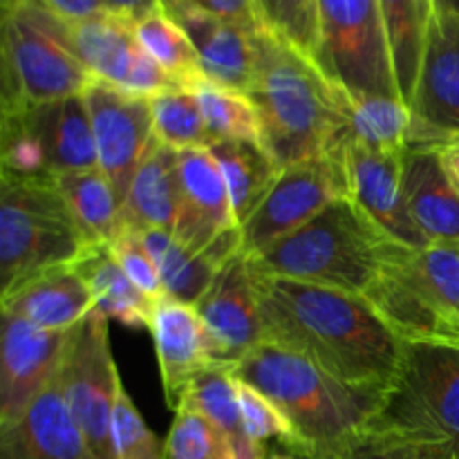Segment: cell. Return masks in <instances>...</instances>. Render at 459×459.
<instances>
[{
	"label": "cell",
	"mask_w": 459,
	"mask_h": 459,
	"mask_svg": "<svg viewBox=\"0 0 459 459\" xmlns=\"http://www.w3.org/2000/svg\"><path fill=\"white\" fill-rule=\"evenodd\" d=\"M74 267L92 291L94 309L101 312L108 321L112 318L134 330L148 327L155 303L130 282L112 255L110 247L90 245Z\"/></svg>",
	"instance_id": "27"
},
{
	"label": "cell",
	"mask_w": 459,
	"mask_h": 459,
	"mask_svg": "<svg viewBox=\"0 0 459 459\" xmlns=\"http://www.w3.org/2000/svg\"><path fill=\"white\" fill-rule=\"evenodd\" d=\"M318 67L350 97H397L379 0H316Z\"/></svg>",
	"instance_id": "8"
},
{
	"label": "cell",
	"mask_w": 459,
	"mask_h": 459,
	"mask_svg": "<svg viewBox=\"0 0 459 459\" xmlns=\"http://www.w3.org/2000/svg\"><path fill=\"white\" fill-rule=\"evenodd\" d=\"M238 379L267 394L300 439V459H341L381 415L388 394L357 388L312 357L264 341L236 366Z\"/></svg>",
	"instance_id": "3"
},
{
	"label": "cell",
	"mask_w": 459,
	"mask_h": 459,
	"mask_svg": "<svg viewBox=\"0 0 459 459\" xmlns=\"http://www.w3.org/2000/svg\"><path fill=\"white\" fill-rule=\"evenodd\" d=\"M0 459H94L67 406L58 372L21 421L0 430Z\"/></svg>",
	"instance_id": "20"
},
{
	"label": "cell",
	"mask_w": 459,
	"mask_h": 459,
	"mask_svg": "<svg viewBox=\"0 0 459 459\" xmlns=\"http://www.w3.org/2000/svg\"><path fill=\"white\" fill-rule=\"evenodd\" d=\"M110 247L112 255L119 263V267L124 269L126 276L130 278L134 287L142 291L143 296L155 303V300L164 299V287H161L160 273H157L155 263H152L151 254L143 247L142 236H139L137 229L128 227L119 238H117Z\"/></svg>",
	"instance_id": "41"
},
{
	"label": "cell",
	"mask_w": 459,
	"mask_h": 459,
	"mask_svg": "<svg viewBox=\"0 0 459 459\" xmlns=\"http://www.w3.org/2000/svg\"><path fill=\"white\" fill-rule=\"evenodd\" d=\"M160 7L186 31L206 79L247 94L255 65V30L233 25L188 0H160Z\"/></svg>",
	"instance_id": "19"
},
{
	"label": "cell",
	"mask_w": 459,
	"mask_h": 459,
	"mask_svg": "<svg viewBox=\"0 0 459 459\" xmlns=\"http://www.w3.org/2000/svg\"><path fill=\"white\" fill-rule=\"evenodd\" d=\"M411 143H421V146L433 148L435 155L439 157L444 173L459 191V133H439V130L426 128L421 124H412Z\"/></svg>",
	"instance_id": "43"
},
{
	"label": "cell",
	"mask_w": 459,
	"mask_h": 459,
	"mask_svg": "<svg viewBox=\"0 0 459 459\" xmlns=\"http://www.w3.org/2000/svg\"><path fill=\"white\" fill-rule=\"evenodd\" d=\"M0 307L40 330L67 332L92 312L94 299L74 264H56L3 291Z\"/></svg>",
	"instance_id": "21"
},
{
	"label": "cell",
	"mask_w": 459,
	"mask_h": 459,
	"mask_svg": "<svg viewBox=\"0 0 459 459\" xmlns=\"http://www.w3.org/2000/svg\"><path fill=\"white\" fill-rule=\"evenodd\" d=\"M247 97L258 112L260 143L282 170L336 151L350 133V94L267 27L255 30Z\"/></svg>",
	"instance_id": "2"
},
{
	"label": "cell",
	"mask_w": 459,
	"mask_h": 459,
	"mask_svg": "<svg viewBox=\"0 0 459 459\" xmlns=\"http://www.w3.org/2000/svg\"><path fill=\"white\" fill-rule=\"evenodd\" d=\"M0 166L12 178H52L43 146L21 115H3L0 124Z\"/></svg>",
	"instance_id": "39"
},
{
	"label": "cell",
	"mask_w": 459,
	"mask_h": 459,
	"mask_svg": "<svg viewBox=\"0 0 459 459\" xmlns=\"http://www.w3.org/2000/svg\"><path fill=\"white\" fill-rule=\"evenodd\" d=\"M402 169L408 213L420 231L430 242H459V191L433 148L411 143Z\"/></svg>",
	"instance_id": "22"
},
{
	"label": "cell",
	"mask_w": 459,
	"mask_h": 459,
	"mask_svg": "<svg viewBox=\"0 0 459 459\" xmlns=\"http://www.w3.org/2000/svg\"><path fill=\"white\" fill-rule=\"evenodd\" d=\"M182 403L204 415L227 437L229 448L240 446L249 439L238 402L236 368H209L195 375L184 393Z\"/></svg>",
	"instance_id": "33"
},
{
	"label": "cell",
	"mask_w": 459,
	"mask_h": 459,
	"mask_svg": "<svg viewBox=\"0 0 459 459\" xmlns=\"http://www.w3.org/2000/svg\"><path fill=\"white\" fill-rule=\"evenodd\" d=\"M402 161L403 152L375 151L357 142L350 133L343 142L350 197L394 240L411 249H424L430 240L408 213Z\"/></svg>",
	"instance_id": "15"
},
{
	"label": "cell",
	"mask_w": 459,
	"mask_h": 459,
	"mask_svg": "<svg viewBox=\"0 0 459 459\" xmlns=\"http://www.w3.org/2000/svg\"><path fill=\"white\" fill-rule=\"evenodd\" d=\"M112 446L117 459H164L166 453V444L148 429L124 385L112 411Z\"/></svg>",
	"instance_id": "40"
},
{
	"label": "cell",
	"mask_w": 459,
	"mask_h": 459,
	"mask_svg": "<svg viewBox=\"0 0 459 459\" xmlns=\"http://www.w3.org/2000/svg\"><path fill=\"white\" fill-rule=\"evenodd\" d=\"M13 115H21L27 128L40 142L52 175L76 173L99 166L92 121L83 94Z\"/></svg>",
	"instance_id": "24"
},
{
	"label": "cell",
	"mask_w": 459,
	"mask_h": 459,
	"mask_svg": "<svg viewBox=\"0 0 459 459\" xmlns=\"http://www.w3.org/2000/svg\"><path fill=\"white\" fill-rule=\"evenodd\" d=\"M229 459H233V457H229Z\"/></svg>",
	"instance_id": "52"
},
{
	"label": "cell",
	"mask_w": 459,
	"mask_h": 459,
	"mask_svg": "<svg viewBox=\"0 0 459 459\" xmlns=\"http://www.w3.org/2000/svg\"><path fill=\"white\" fill-rule=\"evenodd\" d=\"M63 200L90 245H112L128 229L124 202L101 169L54 175Z\"/></svg>",
	"instance_id": "26"
},
{
	"label": "cell",
	"mask_w": 459,
	"mask_h": 459,
	"mask_svg": "<svg viewBox=\"0 0 459 459\" xmlns=\"http://www.w3.org/2000/svg\"><path fill=\"white\" fill-rule=\"evenodd\" d=\"M350 134L384 152H406L415 117L397 97H350Z\"/></svg>",
	"instance_id": "32"
},
{
	"label": "cell",
	"mask_w": 459,
	"mask_h": 459,
	"mask_svg": "<svg viewBox=\"0 0 459 459\" xmlns=\"http://www.w3.org/2000/svg\"><path fill=\"white\" fill-rule=\"evenodd\" d=\"M213 142H260V119L255 106L245 92L222 88L218 83H202L193 90Z\"/></svg>",
	"instance_id": "35"
},
{
	"label": "cell",
	"mask_w": 459,
	"mask_h": 459,
	"mask_svg": "<svg viewBox=\"0 0 459 459\" xmlns=\"http://www.w3.org/2000/svg\"><path fill=\"white\" fill-rule=\"evenodd\" d=\"M399 94L411 106L424 56L429 16L420 0H379Z\"/></svg>",
	"instance_id": "30"
},
{
	"label": "cell",
	"mask_w": 459,
	"mask_h": 459,
	"mask_svg": "<svg viewBox=\"0 0 459 459\" xmlns=\"http://www.w3.org/2000/svg\"><path fill=\"white\" fill-rule=\"evenodd\" d=\"M255 4L267 30L294 45L314 63L318 61L316 0H255Z\"/></svg>",
	"instance_id": "37"
},
{
	"label": "cell",
	"mask_w": 459,
	"mask_h": 459,
	"mask_svg": "<svg viewBox=\"0 0 459 459\" xmlns=\"http://www.w3.org/2000/svg\"><path fill=\"white\" fill-rule=\"evenodd\" d=\"M341 197H350L343 143L327 155L282 170L263 204L240 227L242 251L249 258L263 254L278 240L305 227Z\"/></svg>",
	"instance_id": "10"
},
{
	"label": "cell",
	"mask_w": 459,
	"mask_h": 459,
	"mask_svg": "<svg viewBox=\"0 0 459 459\" xmlns=\"http://www.w3.org/2000/svg\"><path fill=\"white\" fill-rule=\"evenodd\" d=\"M179 215L173 236L186 249L202 254L222 233L240 227L231 209L227 182L209 148L178 152Z\"/></svg>",
	"instance_id": "18"
},
{
	"label": "cell",
	"mask_w": 459,
	"mask_h": 459,
	"mask_svg": "<svg viewBox=\"0 0 459 459\" xmlns=\"http://www.w3.org/2000/svg\"><path fill=\"white\" fill-rule=\"evenodd\" d=\"M363 299L403 343L459 348V318L421 272L420 249L399 242Z\"/></svg>",
	"instance_id": "11"
},
{
	"label": "cell",
	"mask_w": 459,
	"mask_h": 459,
	"mask_svg": "<svg viewBox=\"0 0 459 459\" xmlns=\"http://www.w3.org/2000/svg\"><path fill=\"white\" fill-rule=\"evenodd\" d=\"M397 245L352 197H341L249 263L264 276L363 296Z\"/></svg>",
	"instance_id": "4"
},
{
	"label": "cell",
	"mask_w": 459,
	"mask_h": 459,
	"mask_svg": "<svg viewBox=\"0 0 459 459\" xmlns=\"http://www.w3.org/2000/svg\"><path fill=\"white\" fill-rule=\"evenodd\" d=\"M178 151L152 139L142 164L134 170L126 197V222L133 229H164L175 231L179 215Z\"/></svg>",
	"instance_id": "25"
},
{
	"label": "cell",
	"mask_w": 459,
	"mask_h": 459,
	"mask_svg": "<svg viewBox=\"0 0 459 459\" xmlns=\"http://www.w3.org/2000/svg\"><path fill=\"white\" fill-rule=\"evenodd\" d=\"M433 3H435V0H420L421 9H424V13H426V16H429V18H430V12H433Z\"/></svg>",
	"instance_id": "50"
},
{
	"label": "cell",
	"mask_w": 459,
	"mask_h": 459,
	"mask_svg": "<svg viewBox=\"0 0 459 459\" xmlns=\"http://www.w3.org/2000/svg\"><path fill=\"white\" fill-rule=\"evenodd\" d=\"M238 402H240L242 421H245V430L251 439L255 442H267V439H278L287 453L299 457L300 455V439L291 421L287 420L285 412L267 397L254 388L247 381L238 379Z\"/></svg>",
	"instance_id": "38"
},
{
	"label": "cell",
	"mask_w": 459,
	"mask_h": 459,
	"mask_svg": "<svg viewBox=\"0 0 459 459\" xmlns=\"http://www.w3.org/2000/svg\"><path fill=\"white\" fill-rule=\"evenodd\" d=\"M420 264L439 300L459 318V242H430L420 249Z\"/></svg>",
	"instance_id": "42"
},
{
	"label": "cell",
	"mask_w": 459,
	"mask_h": 459,
	"mask_svg": "<svg viewBox=\"0 0 459 459\" xmlns=\"http://www.w3.org/2000/svg\"><path fill=\"white\" fill-rule=\"evenodd\" d=\"M134 34L139 45L151 58H155L184 90H197L206 83V76L202 72L200 56L193 48L186 31L161 9L148 13L142 21L134 22Z\"/></svg>",
	"instance_id": "31"
},
{
	"label": "cell",
	"mask_w": 459,
	"mask_h": 459,
	"mask_svg": "<svg viewBox=\"0 0 459 459\" xmlns=\"http://www.w3.org/2000/svg\"><path fill=\"white\" fill-rule=\"evenodd\" d=\"M211 155L220 164L227 182L236 222L245 224L281 178L282 169L260 142H213Z\"/></svg>",
	"instance_id": "28"
},
{
	"label": "cell",
	"mask_w": 459,
	"mask_h": 459,
	"mask_svg": "<svg viewBox=\"0 0 459 459\" xmlns=\"http://www.w3.org/2000/svg\"><path fill=\"white\" fill-rule=\"evenodd\" d=\"M397 459H459L451 446L442 442H399Z\"/></svg>",
	"instance_id": "47"
},
{
	"label": "cell",
	"mask_w": 459,
	"mask_h": 459,
	"mask_svg": "<svg viewBox=\"0 0 459 459\" xmlns=\"http://www.w3.org/2000/svg\"><path fill=\"white\" fill-rule=\"evenodd\" d=\"M106 12L115 13V16L128 18V21L137 22L142 21L148 13L157 12L160 7V0H101Z\"/></svg>",
	"instance_id": "48"
},
{
	"label": "cell",
	"mask_w": 459,
	"mask_h": 459,
	"mask_svg": "<svg viewBox=\"0 0 459 459\" xmlns=\"http://www.w3.org/2000/svg\"><path fill=\"white\" fill-rule=\"evenodd\" d=\"M72 332H49L3 312L0 334V430L18 424L36 394L61 368Z\"/></svg>",
	"instance_id": "13"
},
{
	"label": "cell",
	"mask_w": 459,
	"mask_h": 459,
	"mask_svg": "<svg viewBox=\"0 0 459 459\" xmlns=\"http://www.w3.org/2000/svg\"><path fill=\"white\" fill-rule=\"evenodd\" d=\"M195 309L209 330L222 366L236 368L245 354L264 343L254 272L245 251L233 255L220 269L209 291L197 300Z\"/></svg>",
	"instance_id": "14"
},
{
	"label": "cell",
	"mask_w": 459,
	"mask_h": 459,
	"mask_svg": "<svg viewBox=\"0 0 459 459\" xmlns=\"http://www.w3.org/2000/svg\"><path fill=\"white\" fill-rule=\"evenodd\" d=\"M155 137L175 151L209 148L211 134L195 92L184 88L169 90L148 99Z\"/></svg>",
	"instance_id": "34"
},
{
	"label": "cell",
	"mask_w": 459,
	"mask_h": 459,
	"mask_svg": "<svg viewBox=\"0 0 459 459\" xmlns=\"http://www.w3.org/2000/svg\"><path fill=\"white\" fill-rule=\"evenodd\" d=\"M370 430L397 442H442L459 457V348L406 345L402 379Z\"/></svg>",
	"instance_id": "7"
},
{
	"label": "cell",
	"mask_w": 459,
	"mask_h": 459,
	"mask_svg": "<svg viewBox=\"0 0 459 459\" xmlns=\"http://www.w3.org/2000/svg\"><path fill=\"white\" fill-rule=\"evenodd\" d=\"M67 43L90 76L128 92L134 70L146 52L128 18L103 12L85 21H70Z\"/></svg>",
	"instance_id": "23"
},
{
	"label": "cell",
	"mask_w": 459,
	"mask_h": 459,
	"mask_svg": "<svg viewBox=\"0 0 459 459\" xmlns=\"http://www.w3.org/2000/svg\"><path fill=\"white\" fill-rule=\"evenodd\" d=\"M435 3H439L442 7H446L448 12H451L453 16L457 18V22H459V0H435Z\"/></svg>",
	"instance_id": "49"
},
{
	"label": "cell",
	"mask_w": 459,
	"mask_h": 459,
	"mask_svg": "<svg viewBox=\"0 0 459 459\" xmlns=\"http://www.w3.org/2000/svg\"><path fill=\"white\" fill-rule=\"evenodd\" d=\"M97 143L99 169L110 178L126 204L134 170L155 139L151 101L92 79L83 92Z\"/></svg>",
	"instance_id": "12"
},
{
	"label": "cell",
	"mask_w": 459,
	"mask_h": 459,
	"mask_svg": "<svg viewBox=\"0 0 459 459\" xmlns=\"http://www.w3.org/2000/svg\"><path fill=\"white\" fill-rule=\"evenodd\" d=\"M61 388L94 459H117L112 446V411L121 377L110 352L108 318L92 309L72 332L63 357Z\"/></svg>",
	"instance_id": "9"
},
{
	"label": "cell",
	"mask_w": 459,
	"mask_h": 459,
	"mask_svg": "<svg viewBox=\"0 0 459 459\" xmlns=\"http://www.w3.org/2000/svg\"><path fill=\"white\" fill-rule=\"evenodd\" d=\"M137 231L155 263L164 294L179 303L197 305V300L209 291L220 269L204 254L186 249L170 231L164 229H137Z\"/></svg>",
	"instance_id": "29"
},
{
	"label": "cell",
	"mask_w": 459,
	"mask_h": 459,
	"mask_svg": "<svg viewBox=\"0 0 459 459\" xmlns=\"http://www.w3.org/2000/svg\"><path fill=\"white\" fill-rule=\"evenodd\" d=\"M188 3L213 13V16L224 18V21L233 22V25L245 27V30L264 27L263 21H260L255 0H188Z\"/></svg>",
	"instance_id": "44"
},
{
	"label": "cell",
	"mask_w": 459,
	"mask_h": 459,
	"mask_svg": "<svg viewBox=\"0 0 459 459\" xmlns=\"http://www.w3.org/2000/svg\"><path fill=\"white\" fill-rule=\"evenodd\" d=\"M148 330L155 343L166 403L173 411L182 403L193 377L209 368H229L218 361L215 345L195 305L179 303L169 296L155 300Z\"/></svg>",
	"instance_id": "16"
},
{
	"label": "cell",
	"mask_w": 459,
	"mask_h": 459,
	"mask_svg": "<svg viewBox=\"0 0 459 459\" xmlns=\"http://www.w3.org/2000/svg\"><path fill=\"white\" fill-rule=\"evenodd\" d=\"M90 247L52 178L0 175V285L56 264H74Z\"/></svg>",
	"instance_id": "6"
},
{
	"label": "cell",
	"mask_w": 459,
	"mask_h": 459,
	"mask_svg": "<svg viewBox=\"0 0 459 459\" xmlns=\"http://www.w3.org/2000/svg\"><path fill=\"white\" fill-rule=\"evenodd\" d=\"M269 459H296V455H291V453H272Z\"/></svg>",
	"instance_id": "51"
},
{
	"label": "cell",
	"mask_w": 459,
	"mask_h": 459,
	"mask_svg": "<svg viewBox=\"0 0 459 459\" xmlns=\"http://www.w3.org/2000/svg\"><path fill=\"white\" fill-rule=\"evenodd\" d=\"M254 285L264 341L307 354L345 384L393 393L402 379L408 343L363 296L258 272Z\"/></svg>",
	"instance_id": "1"
},
{
	"label": "cell",
	"mask_w": 459,
	"mask_h": 459,
	"mask_svg": "<svg viewBox=\"0 0 459 459\" xmlns=\"http://www.w3.org/2000/svg\"><path fill=\"white\" fill-rule=\"evenodd\" d=\"M417 124L439 133H459V22L433 3L426 27L420 79L411 103Z\"/></svg>",
	"instance_id": "17"
},
{
	"label": "cell",
	"mask_w": 459,
	"mask_h": 459,
	"mask_svg": "<svg viewBox=\"0 0 459 459\" xmlns=\"http://www.w3.org/2000/svg\"><path fill=\"white\" fill-rule=\"evenodd\" d=\"M63 16L40 0H3V115L83 94L92 76L72 54Z\"/></svg>",
	"instance_id": "5"
},
{
	"label": "cell",
	"mask_w": 459,
	"mask_h": 459,
	"mask_svg": "<svg viewBox=\"0 0 459 459\" xmlns=\"http://www.w3.org/2000/svg\"><path fill=\"white\" fill-rule=\"evenodd\" d=\"M399 442L397 439L381 435L377 430H368L348 453L341 459H397Z\"/></svg>",
	"instance_id": "45"
},
{
	"label": "cell",
	"mask_w": 459,
	"mask_h": 459,
	"mask_svg": "<svg viewBox=\"0 0 459 459\" xmlns=\"http://www.w3.org/2000/svg\"><path fill=\"white\" fill-rule=\"evenodd\" d=\"M227 437L206 420L195 408L182 406L175 411V420L170 424L166 437L164 459H229Z\"/></svg>",
	"instance_id": "36"
},
{
	"label": "cell",
	"mask_w": 459,
	"mask_h": 459,
	"mask_svg": "<svg viewBox=\"0 0 459 459\" xmlns=\"http://www.w3.org/2000/svg\"><path fill=\"white\" fill-rule=\"evenodd\" d=\"M43 4H48L52 12H56L58 16H63L65 21H85V18L99 16V13L106 12L101 0H40Z\"/></svg>",
	"instance_id": "46"
}]
</instances>
